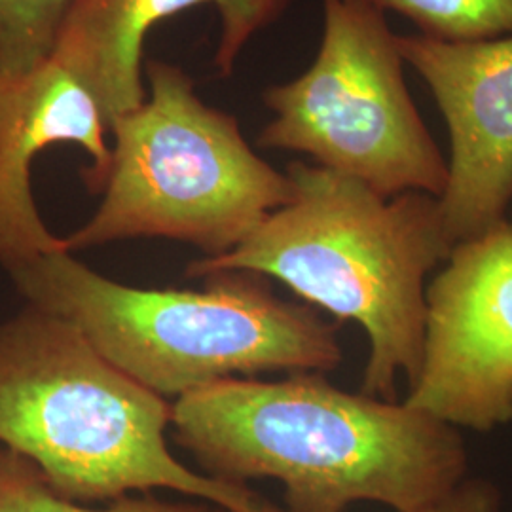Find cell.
Segmentation results:
<instances>
[{
  "label": "cell",
  "instance_id": "cell-6",
  "mask_svg": "<svg viewBox=\"0 0 512 512\" xmlns=\"http://www.w3.org/2000/svg\"><path fill=\"white\" fill-rule=\"evenodd\" d=\"M323 37L310 67L266 88L274 118L258 147L306 154L313 164L385 198H440L448 162L404 82L399 35L368 0H321Z\"/></svg>",
  "mask_w": 512,
  "mask_h": 512
},
{
  "label": "cell",
  "instance_id": "cell-15",
  "mask_svg": "<svg viewBox=\"0 0 512 512\" xmlns=\"http://www.w3.org/2000/svg\"><path fill=\"white\" fill-rule=\"evenodd\" d=\"M507 222H509V224L512 226V202L511 207H509V213H507Z\"/></svg>",
  "mask_w": 512,
  "mask_h": 512
},
{
  "label": "cell",
  "instance_id": "cell-13",
  "mask_svg": "<svg viewBox=\"0 0 512 512\" xmlns=\"http://www.w3.org/2000/svg\"><path fill=\"white\" fill-rule=\"evenodd\" d=\"M73 0H0V73H27L50 59Z\"/></svg>",
  "mask_w": 512,
  "mask_h": 512
},
{
  "label": "cell",
  "instance_id": "cell-9",
  "mask_svg": "<svg viewBox=\"0 0 512 512\" xmlns=\"http://www.w3.org/2000/svg\"><path fill=\"white\" fill-rule=\"evenodd\" d=\"M105 116L54 55L27 73H0V266L4 270L65 249L38 213L31 167L38 154L73 143L92 156L88 190L107 169Z\"/></svg>",
  "mask_w": 512,
  "mask_h": 512
},
{
  "label": "cell",
  "instance_id": "cell-3",
  "mask_svg": "<svg viewBox=\"0 0 512 512\" xmlns=\"http://www.w3.org/2000/svg\"><path fill=\"white\" fill-rule=\"evenodd\" d=\"M173 404L112 365L67 319L25 306L0 323V444L78 503L175 490L228 512L268 501L171 454Z\"/></svg>",
  "mask_w": 512,
  "mask_h": 512
},
{
  "label": "cell",
  "instance_id": "cell-10",
  "mask_svg": "<svg viewBox=\"0 0 512 512\" xmlns=\"http://www.w3.org/2000/svg\"><path fill=\"white\" fill-rule=\"evenodd\" d=\"M291 0H73L54 57L88 90L107 128L145 99V38L165 18L211 4L220 31L213 65L230 76L241 52Z\"/></svg>",
  "mask_w": 512,
  "mask_h": 512
},
{
  "label": "cell",
  "instance_id": "cell-8",
  "mask_svg": "<svg viewBox=\"0 0 512 512\" xmlns=\"http://www.w3.org/2000/svg\"><path fill=\"white\" fill-rule=\"evenodd\" d=\"M399 48L448 128V181L439 203L456 245L507 220L511 207L512 35L473 42L399 35Z\"/></svg>",
  "mask_w": 512,
  "mask_h": 512
},
{
  "label": "cell",
  "instance_id": "cell-14",
  "mask_svg": "<svg viewBox=\"0 0 512 512\" xmlns=\"http://www.w3.org/2000/svg\"><path fill=\"white\" fill-rule=\"evenodd\" d=\"M501 492L488 478H465L456 490H452L439 503L423 512H501ZM258 512H285L274 503H266Z\"/></svg>",
  "mask_w": 512,
  "mask_h": 512
},
{
  "label": "cell",
  "instance_id": "cell-7",
  "mask_svg": "<svg viewBox=\"0 0 512 512\" xmlns=\"http://www.w3.org/2000/svg\"><path fill=\"white\" fill-rule=\"evenodd\" d=\"M421 363L403 403L456 429L512 421V226L454 245L425 291Z\"/></svg>",
  "mask_w": 512,
  "mask_h": 512
},
{
  "label": "cell",
  "instance_id": "cell-1",
  "mask_svg": "<svg viewBox=\"0 0 512 512\" xmlns=\"http://www.w3.org/2000/svg\"><path fill=\"white\" fill-rule=\"evenodd\" d=\"M179 446L207 476L274 478L285 512H346L368 501L423 512L467 478L461 431L404 403L349 393L323 374L222 378L179 397Z\"/></svg>",
  "mask_w": 512,
  "mask_h": 512
},
{
  "label": "cell",
  "instance_id": "cell-2",
  "mask_svg": "<svg viewBox=\"0 0 512 512\" xmlns=\"http://www.w3.org/2000/svg\"><path fill=\"white\" fill-rule=\"evenodd\" d=\"M287 175L291 202L234 251L194 260L186 274L275 277L311 306L361 325L370 344L363 393L395 401L399 378L410 385L420 368L427 275L454 249L439 198H385L306 162H293Z\"/></svg>",
  "mask_w": 512,
  "mask_h": 512
},
{
  "label": "cell",
  "instance_id": "cell-5",
  "mask_svg": "<svg viewBox=\"0 0 512 512\" xmlns=\"http://www.w3.org/2000/svg\"><path fill=\"white\" fill-rule=\"evenodd\" d=\"M143 71L147 99L109 126V164L90 188L103 200L65 249L165 238L226 255L291 202L293 181L256 154L238 118L202 101L179 65L145 59Z\"/></svg>",
  "mask_w": 512,
  "mask_h": 512
},
{
  "label": "cell",
  "instance_id": "cell-4",
  "mask_svg": "<svg viewBox=\"0 0 512 512\" xmlns=\"http://www.w3.org/2000/svg\"><path fill=\"white\" fill-rule=\"evenodd\" d=\"M6 272L29 306L73 323L112 365L164 399L234 374H323L344 359L338 325L277 298L251 272L209 275L202 291L137 289L67 249Z\"/></svg>",
  "mask_w": 512,
  "mask_h": 512
},
{
  "label": "cell",
  "instance_id": "cell-11",
  "mask_svg": "<svg viewBox=\"0 0 512 512\" xmlns=\"http://www.w3.org/2000/svg\"><path fill=\"white\" fill-rule=\"evenodd\" d=\"M410 19L423 37L473 42L512 35V0H368Z\"/></svg>",
  "mask_w": 512,
  "mask_h": 512
},
{
  "label": "cell",
  "instance_id": "cell-12",
  "mask_svg": "<svg viewBox=\"0 0 512 512\" xmlns=\"http://www.w3.org/2000/svg\"><path fill=\"white\" fill-rule=\"evenodd\" d=\"M0 512H217L188 503H169L150 495L114 499L92 509L57 494L37 465L16 452L0 450Z\"/></svg>",
  "mask_w": 512,
  "mask_h": 512
}]
</instances>
